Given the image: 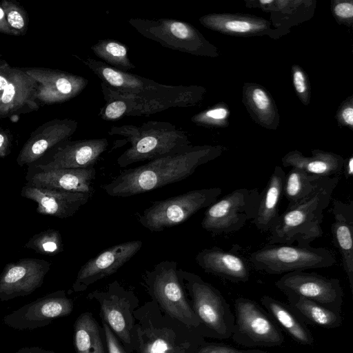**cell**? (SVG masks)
<instances>
[{
    "label": "cell",
    "instance_id": "obj_38",
    "mask_svg": "<svg viewBox=\"0 0 353 353\" xmlns=\"http://www.w3.org/2000/svg\"><path fill=\"white\" fill-rule=\"evenodd\" d=\"M252 99L259 110H265L269 105V99L261 89L256 88L254 90Z\"/></svg>",
    "mask_w": 353,
    "mask_h": 353
},
{
    "label": "cell",
    "instance_id": "obj_22",
    "mask_svg": "<svg viewBox=\"0 0 353 353\" xmlns=\"http://www.w3.org/2000/svg\"><path fill=\"white\" fill-rule=\"evenodd\" d=\"M196 263L206 273L232 282H247L250 272L245 259L217 246L205 248L196 255Z\"/></svg>",
    "mask_w": 353,
    "mask_h": 353
},
{
    "label": "cell",
    "instance_id": "obj_26",
    "mask_svg": "<svg viewBox=\"0 0 353 353\" xmlns=\"http://www.w3.org/2000/svg\"><path fill=\"white\" fill-rule=\"evenodd\" d=\"M288 306L305 323L325 329H334L342 323L341 314L305 298L286 293Z\"/></svg>",
    "mask_w": 353,
    "mask_h": 353
},
{
    "label": "cell",
    "instance_id": "obj_43",
    "mask_svg": "<svg viewBox=\"0 0 353 353\" xmlns=\"http://www.w3.org/2000/svg\"><path fill=\"white\" fill-rule=\"evenodd\" d=\"M344 168V176L346 179H349L353 175V157H351L343 164Z\"/></svg>",
    "mask_w": 353,
    "mask_h": 353
},
{
    "label": "cell",
    "instance_id": "obj_41",
    "mask_svg": "<svg viewBox=\"0 0 353 353\" xmlns=\"http://www.w3.org/2000/svg\"><path fill=\"white\" fill-rule=\"evenodd\" d=\"M294 85L299 93H303L305 90V79L301 71H296L294 74Z\"/></svg>",
    "mask_w": 353,
    "mask_h": 353
},
{
    "label": "cell",
    "instance_id": "obj_33",
    "mask_svg": "<svg viewBox=\"0 0 353 353\" xmlns=\"http://www.w3.org/2000/svg\"><path fill=\"white\" fill-rule=\"evenodd\" d=\"M141 353H178V347L168 331L154 330L148 332Z\"/></svg>",
    "mask_w": 353,
    "mask_h": 353
},
{
    "label": "cell",
    "instance_id": "obj_37",
    "mask_svg": "<svg viewBox=\"0 0 353 353\" xmlns=\"http://www.w3.org/2000/svg\"><path fill=\"white\" fill-rule=\"evenodd\" d=\"M103 328L109 353H125L114 337L109 326L103 323Z\"/></svg>",
    "mask_w": 353,
    "mask_h": 353
},
{
    "label": "cell",
    "instance_id": "obj_13",
    "mask_svg": "<svg viewBox=\"0 0 353 353\" xmlns=\"http://www.w3.org/2000/svg\"><path fill=\"white\" fill-rule=\"evenodd\" d=\"M106 138L65 140L28 165L32 169H86L92 168L108 146Z\"/></svg>",
    "mask_w": 353,
    "mask_h": 353
},
{
    "label": "cell",
    "instance_id": "obj_39",
    "mask_svg": "<svg viewBox=\"0 0 353 353\" xmlns=\"http://www.w3.org/2000/svg\"><path fill=\"white\" fill-rule=\"evenodd\" d=\"M228 30L236 32H246L251 30L252 26L246 21H230L225 23Z\"/></svg>",
    "mask_w": 353,
    "mask_h": 353
},
{
    "label": "cell",
    "instance_id": "obj_21",
    "mask_svg": "<svg viewBox=\"0 0 353 353\" xmlns=\"http://www.w3.org/2000/svg\"><path fill=\"white\" fill-rule=\"evenodd\" d=\"M96 170L86 169H53L47 170L28 168L26 175L27 184L44 189L92 194Z\"/></svg>",
    "mask_w": 353,
    "mask_h": 353
},
{
    "label": "cell",
    "instance_id": "obj_36",
    "mask_svg": "<svg viewBox=\"0 0 353 353\" xmlns=\"http://www.w3.org/2000/svg\"><path fill=\"white\" fill-rule=\"evenodd\" d=\"M251 352L252 350H239L224 345L212 344L202 347L199 350L198 353H251Z\"/></svg>",
    "mask_w": 353,
    "mask_h": 353
},
{
    "label": "cell",
    "instance_id": "obj_9",
    "mask_svg": "<svg viewBox=\"0 0 353 353\" xmlns=\"http://www.w3.org/2000/svg\"><path fill=\"white\" fill-rule=\"evenodd\" d=\"M234 326L231 338L246 347H276L284 336L268 315L256 302L244 297L234 301Z\"/></svg>",
    "mask_w": 353,
    "mask_h": 353
},
{
    "label": "cell",
    "instance_id": "obj_6",
    "mask_svg": "<svg viewBox=\"0 0 353 353\" xmlns=\"http://www.w3.org/2000/svg\"><path fill=\"white\" fill-rule=\"evenodd\" d=\"M222 193L220 188H203L154 202L138 217L151 232H161L180 225L203 208L214 203Z\"/></svg>",
    "mask_w": 353,
    "mask_h": 353
},
{
    "label": "cell",
    "instance_id": "obj_23",
    "mask_svg": "<svg viewBox=\"0 0 353 353\" xmlns=\"http://www.w3.org/2000/svg\"><path fill=\"white\" fill-rule=\"evenodd\" d=\"M332 211L333 243L341 255L343 268L353 293V201L347 203L334 200Z\"/></svg>",
    "mask_w": 353,
    "mask_h": 353
},
{
    "label": "cell",
    "instance_id": "obj_44",
    "mask_svg": "<svg viewBox=\"0 0 353 353\" xmlns=\"http://www.w3.org/2000/svg\"><path fill=\"white\" fill-rule=\"evenodd\" d=\"M15 353H54L53 351L46 350L39 347H26L20 349Z\"/></svg>",
    "mask_w": 353,
    "mask_h": 353
},
{
    "label": "cell",
    "instance_id": "obj_28",
    "mask_svg": "<svg viewBox=\"0 0 353 353\" xmlns=\"http://www.w3.org/2000/svg\"><path fill=\"white\" fill-rule=\"evenodd\" d=\"M74 343L77 353H105L98 325L90 314H82L77 319Z\"/></svg>",
    "mask_w": 353,
    "mask_h": 353
},
{
    "label": "cell",
    "instance_id": "obj_25",
    "mask_svg": "<svg viewBox=\"0 0 353 353\" xmlns=\"http://www.w3.org/2000/svg\"><path fill=\"white\" fill-rule=\"evenodd\" d=\"M260 301L270 316H272L296 342L304 345L314 344V339L310 330L288 305L268 295L263 296Z\"/></svg>",
    "mask_w": 353,
    "mask_h": 353
},
{
    "label": "cell",
    "instance_id": "obj_24",
    "mask_svg": "<svg viewBox=\"0 0 353 353\" xmlns=\"http://www.w3.org/2000/svg\"><path fill=\"white\" fill-rule=\"evenodd\" d=\"M285 172L276 166L260 193L259 205L252 223L262 232H269L279 216V203L283 196Z\"/></svg>",
    "mask_w": 353,
    "mask_h": 353
},
{
    "label": "cell",
    "instance_id": "obj_3",
    "mask_svg": "<svg viewBox=\"0 0 353 353\" xmlns=\"http://www.w3.org/2000/svg\"><path fill=\"white\" fill-rule=\"evenodd\" d=\"M340 176L322 178L314 190L279 214L269 231L268 244L310 245L321 237L323 212L328 207Z\"/></svg>",
    "mask_w": 353,
    "mask_h": 353
},
{
    "label": "cell",
    "instance_id": "obj_42",
    "mask_svg": "<svg viewBox=\"0 0 353 353\" xmlns=\"http://www.w3.org/2000/svg\"><path fill=\"white\" fill-rule=\"evenodd\" d=\"M0 32L5 34H14V32L9 26L6 18L5 12L1 6H0Z\"/></svg>",
    "mask_w": 353,
    "mask_h": 353
},
{
    "label": "cell",
    "instance_id": "obj_45",
    "mask_svg": "<svg viewBox=\"0 0 353 353\" xmlns=\"http://www.w3.org/2000/svg\"><path fill=\"white\" fill-rule=\"evenodd\" d=\"M343 120L347 124L352 125L353 124V109L352 108H347L344 110L342 114Z\"/></svg>",
    "mask_w": 353,
    "mask_h": 353
},
{
    "label": "cell",
    "instance_id": "obj_17",
    "mask_svg": "<svg viewBox=\"0 0 353 353\" xmlns=\"http://www.w3.org/2000/svg\"><path fill=\"white\" fill-rule=\"evenodd\" d=\"M142 245L141 240L119 243L90 259L78 272L73 289L83 290L94 282L115 273L140 250Z\"/></svg>",
    "mask_w": 353,
    "mask_h": 353
},
{
    "label": "cell",
    "instance_id": "obj_11",
    "mask_svg": "<svg viewBox=\"0 0 353 353\" xmlns=\"http://www.w3.org/2000/svg\"><path fill=\"white\" fill-rule=\"evenodd\" d=\"M275 285L284 294H293L334 312H341L343 291L338 279L327 278L316 272L296 271L283 275Z\"/></svg>",
    "mask_w": 353,
    "mask_h": 353
},
{
    "label": "cell",
    "instance_id": "obj_27",
    "mask_svg": "<svg viewBox=\"0 0 353 353\" xmlns=\"http://www.w3.org/2000/svg\"><path fill=\"white\" fill-rule=\"evenodd\" d=\"M343 161L331 154L316 153L312 158L292 153L283 159L285 167L296 168L320 178L338 175L342 170Z\"/></svg>",
    "mask_w": 353,
    "mask_h": 353
},
{
    "label": "cell",
    "instance_id": "obj_40",
    "mask_svg": "<svg viewBox=\"0 0 353 353\" xmlns=\"http://www.w3.org/2000/svg\"><path fill=\"white\" fill-rule=\"evenodd\" d=\"M335 14L343 18H350L353 16V6L350 3H341L334 8Z\"/></svg>",
    "mask_w": 353,
    "mask_h": 353
},
{
    "label": "cell",
    "instance_id": "obj_14",
    "mask_svg": "<svg viewBox=\"0 0 353 353\" xmlns=\"http://www.w3.org/2000/svg\"><path fill=\"white\" fill-rule=\"evenodd\" d=\"M72 309V301L66 297L64 291H57L21 307L6 315L3 321L18 330H32L70 314Z\"/></svg>",
    "mask_w": 353,
    "mask_h": 353
},
{
    "label": "cell",
    "instance_id": "obj_10",
    "mask_svg": "<svg viewBox=\"0 0 353 353\" xmlns=\"http://www.w3.org/2000/svg\"><path fill=\"white\" fill-rule=\"evenodd\" d=\"M176 265L174 261H161L146 272V280L153 295L171 316L187 326L197 327L201 323L186 300Z\"/></svg>",
    "mask_w": 353,
    "mask_h": 353
},
{
    "label": "cell",
    "instance_id": "obj_12",
    "mask_svg": "<svg viewBox=\"0 0 353 353\" xmlns=\"http://www.w3.org/2000/svg\"><path fill=\"white\" fill-rule=\"evenodd\" d=\"M128 23L140 34L163 47L191 54H199L201 50L199 32L187 22L168 18H131Z\"/></svg>",
    "mask_w": 353,
    "mask_h": 353
},
{
    "label": "cell",
    "instance_id": "obj_30",
    "mask_svg": "<svg viewBox=\"0 0 353 353\" xmlns=\"http://www.w3.org/2000/svg\"><path fill=\"white\" fill-rule=\"evenodd\" d=\"M94 54L104 61L107 65L119 70L128 72L135 65L128 57L126 46L113 39L99 40L91 46Z\"/></svg>",
    "mask_w": 353,
    "mask_h": 353
},
{
    "label": "cell",
    "instance_id": "obj_46",
    "mask_svg": "<svg viewBox=\"0 0 353 353\" xmlns=\"http://www.w3.org/2000/svg\"><path fill=\"white\" fill-rule=\"evenodd\" d=\"M260 2L261 3H264V4H266V3H271L273 2V0H261L260 1Z\"/></svg>",
    "mask_w": 353,
    "mask_h": 353
},
{
    "label": "cell",
    "instance_id": "obj_7",
    "mask_svg": "<svg viewBox=\"0 0 353 353\" xmlns=\"http://www.w3.org/2000/svg\"><path fill=\"white\" fill-rule=\"evenodd\" d=\"M179 280L184 282L193 301V311L214 337L231 338L234 326V314L221 292L212 285L205 282L198 275L177 270Z\"/></svg>",
    "mask_w": 353,
    "mask_h": 353
},
{
    "label": "cell",
    "instance_id": "obj_19",
    "mask_svg": "<svg viewBox=\"0 0 353 353\" xmlns=\"http://www.w3.org/2000/svg\"><path fill=\"white\" fill-rule=\"evenodd\" d=\"M78 122L70 119L49 121L32 132L21 149L17 164L30 165L61 142L69 139L77 128Z\"/></svg>",
    "mask_w": 353,
    "mask_h": 353
},
{
    "label": "cell",
    "instance_id": "obj_2",
    "mask_svg": "<svg viewBox=\"0 0 353 353\" xmlns=\"http://www.w3.org/2000/svg\"><path fill=\"white\" fill-rule=\"evenodd\" d=\"M208 147H192L183 152L126 169L110 182L101 186L109 196L128 197L184 180L201 165L216 156Z\"/></svg>",
    "mask_w": 353,
    "mask_h": 353
},
{
    "label": "cell",
    "instance_id": "obj_32",
    "mask_svg": "<svg viewBox=\"0 0 353 353\" xmlns=\"http://www.w3.org/2000/svg\"><path fill=\"white\" fill-rule=\"evenodd\" d=\"M23 248L43 255L54 256L63 251L62 238L58 230L48 229L32 236Z\"/></svg>",
    "mask_w": 353,
    "mask_h": 353
},
{
    "label": "cell",
    "instance_id": "obj_4",
    "mask_svg": "<svg viewBox=\"0 0 353 353\" xmlns=\"http://www.w3.org/2000/svg\"><path fill=\"white\" fill-rule=\"evenodd\" d=\"M109 135L124 137L130 147L117 159L120 168L152 161L192 148L185 133L168 121H148L141 125L112 126Z\"/></svg>",
    "mask_w": 353,
    "mask_h": 353
},
{
    "label": "cell",
    "instance_id": "obj_34",
    "mask_svg": "<svg viewBox=\"0 0 353 353\" xmlns=\"http://www.w3.org/2000/svg\"><path fill=\"white\" fill-rule=\"evenodd\" d=\"M5 12L7 22L15 34L23 33L28 26L27 14L23 9L13 1L3 0L1 5Z\"/></svg>",
    "mask_w": 353,
    "mask_h": 353
},
{
    "label": "cell",
    "instance_id": "obj_5",
    "mask_svg": "<svg viewBox=\"0 0 353 353\" xmlns=\"http://www.w3.org/2000/svg\"><path fill=\"white\" fill-rule=\"evenodd\" d=\"M249 261L255 270L269 274L325 268L336 263L327 248L287 244H266L252 252Z\"/></svg>",
    "mask_w": 353,
    "mask_h": 353
},
{
    "label": "cell",
    "instance_id": "obj_29",
    "mask_svg": "<svg viewBox=\"0 0 353 353\" xmlns=\"http://www.w3.org/2000/svg\"><path fill=\"white\" fill-rule=\"evenodd\" d=\"M321 179L296 168L285 173L283 196L288 201V206L294 205L310 194Z\"/></svg>",
    "mask_w": 353,
    "mask_h": 353
},
{
    "label": "cell",
    "instance_id": "obj_1",
    "mask_svg": "<svg viewBox=\"0 0 353 353\" xmlns=\"http://www.w3.org/2000/svg\"><path fill=\"white\" fill-rule=\"evenodd\" d=\"M79 59L110 85L105 91V108L114 121L125 116L148 117L172 108L188 107L198 99V89L194 86L162 84L91 57Z\"/></svg>",
    "mask_w": 353,
    "mask_h": 353
},
{
    "label": "cell",
    "instance_id": "obj_18",
    "mask_svg": "<svg viewBox=\"0 0 353 353\" xmlns=\"http://www.w3.org/2000/svg\"><path fill=\"white\" fill-rule=\"evenodd\" d=\"M37 86L23 69L10 66L0 92V118L37 110Z\"/></svg>",
    "mask_w": 353,
    "mask_h": 353
},
{
    "label": "cell",
    "instance_id": "obj_8",
    "mask_svg": "<svg viewBox=\"0 0 353 353\" xmlns=\"http://www.w3.org/2000/svg\"><path fill=\"white\" fill-rule=\"evenodd\" d=\"M260 193L257 189L239 188L207 208L201 221L205 230L214 234L241 230L256 214Z\"/></svg>",
    "mask_w": 353,
    "mask_h": 353
},
{
    "label": "cell",
    "instance_id": "obj_16",
    "mask_svg": "<svg viewBox=\"0 0 353 353\" xmlns=\"http://www.w3.org/2000/svg\"><path fill=\"white\" fill-rule=\"evenodd\" d=\"M25 72L37 83L36 100L45 104L63 103L79 95L87 86L83 77L44 68H26Z\"/></svg>",
    "mask_w": 353,
    "mask_h": 353
},
{
    "label": "cell",
    "instance_id": "obj_35",
    "mask_svg": "<svg viewBox=\"0 0 353 353\" xmlns=\"http://www.w3.org/2000/svg\"><path fill=\"white\" fill-rule=\"evenodd\" d=\"M12 143L10 132L0 128V159L6 157L10 153Z\"/></svg>",
    "mask_w": 353,
    "mask_h": 353
},
{
    "label": "cell",
    "instance_id": "obj_20",
    "mask_svg": "<svg viewBox=\"0 0 353 353\" xmlns=\"http://www.w3.org/2000/svg\"><path fill=\"white\" fill-rule=\"evenodd\" d=\"M21 196L37 203V212L59 219L72 216L92 197V194L37 188L27 183Z\"/></svg>",
    "mask_w": 353,
    "mask_h": 353
},
{
    "label": "cell",
    "instance_id": "obj_31",
    "mask_svg": "<svg viewBox=\"0 0 353 353\" xmlns=\"http://www.w3.org/2000/svg\"><path fill=\"white\" fill-rule=\"evenodd\" d=\"M123 299L115 294L105 295L101 303L104 319L113 331L124 341L130 343L129 327L124 315Z\"/></svg>",
    "mask_w": 353,
    "mask_h": 353
},
{
    "label": "cell",
    "instance_id": "obj_15",
    "mask_svg": "<svg viewBox=\"0 0 353 353\" xmlns=\"http://www.w3.org/2000/svg\"><path fill=\"white\" fill-rule=\"evenodd\" d=\"M51 263L23 258L8 263L0 274V301L29 295L43 284Z\"/></svg>",
    "mask_w": 353,
    "mask_h": 353
},
{
    "label": "cell",
    "instance_id": "obj_47",
    "mask_svg": "<svg viewBox=\"0 0 353 353\" xmlns=\"http://www.w3.org/2000/svg\"><path fill=\"white\" fill-rule=\"evenodd\" d=\"M251 353H262V352L258 350H252Z\"/></svg>",
    "mask_w": 353,
    "mask_h": 353
},
{
    "label": "cell",
    "instance_id": "obj_48",
    "mask_svg": "<svg viewBox=\"0 0 353 353\" xmlns=\"http://www.w3.org/2000/svg\"><path fill=\"white\" fill-rule=\"evenodd\" d=\"M262 353H267V352H262Z\"/></svg>",
    "mask_w": 353,
    "mask_h": 353
}]
</instances>
